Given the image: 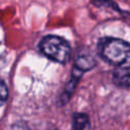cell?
Returning <instances> with one entry per match:
<instances>
[{
	"instance_id": "6",
	"label": "cell",
	"mask_w": 130,
	"mask_h": 130,
	"mask_svg": "<svg viewBox=\"0 0 130 130\" xmlns=\"http://www.w3.org/2000/svg\"><path fill=\"white\" fill-rule=\"evenodd\" d=\"M92 3L95 4L96 6H106V7H111L112 9H115V10H118L120 11L119 7L117 6L116 3L112 2L111 0H92Z\"/></svg>"
},
{
	"instance_id": "3",
	"label": "cell",
	"mask_w": 130,
	"mask_h": 130,
	"mask_svg": "<svg viewBox=\"0 0 130 130\" xmlns=\"http://www.w3.org/2000/svg\"><path fill=\"white\" fill-rule=\"evenodd\" d=\"M95 64L96 61L94 57L87 50H79L74 57V69L82 73L92 69L95 66Z\"/></svg>"
},
{
	"instance_id": "1",
	"label": "cell",
	"mask_w": 130,
	"mask_h": 130,
	"mask_svg": "<svg viewBox=\"0 0 130 130\" xmlns=\"http://www.w3.org/2000/svg\"><path fill=\"white\" fill-rule=\"evenodd\" d=\"M99 54L110 64L119 66L130 58V43L117 38H103L98 45Z\"/></svg>"
},
{
	"instance_id": "2",
	"label": "cell",
	"mask_w": 130,
	"mask_h": 130,
	"mask_svg": "<svg viewBox=\"0 0 130 130\" xmlns=\"http://www.w3.org/2000/svg\"><path fill=\"white\" fill-rule=\"evenodd\" d=\"M40 50L46 57L61 64L67 63L71 57L69 43L59 36L49 35L44 37L40 43Z\"/></svg>"
},
{
	"instance_id": "4",
	"label": "cell",
	"mask_w": 130,
	"mask_h": 130,
	"mask_svg": "<svg viewBox=\"0 0 130 130\" xmlns=\"http://www.w3.org/2000/svg\"><path fill=\"white\" fill-rule=\"evenodd\" d=\"M113 81L119 87L130 89V62H126L115 68Z\"/></svg>"
},
{
	"instance_id": "7",
	"label": "cell",
	"mask_w": 130,
	"mask_h": 130,
	"mask_svg": "<svg viewBox=\"0 0 130 130\" xmlns=\"http://www.w3.org/2000/svg\"><path fill=\"white\" fill-rule=\"evenodd\" d=\"M7 95H8L7 87H6L5 83L3 82V80L0 79V106L2 104H4V102L7 99Z\"/></svg>"
},
{
	"instance_id": "5",
	"label": "cell",
	"mask_w": 130,
	"mask_h": 130,
	"mask_svg": "<svg viewBox=\"0 0 130 130\" xmlns=\"http://www.w3.org/2000/svg\"><path fill=\"white\" fill-rule=\"evenodd\" d=\"M73 120H74V123H73L74 130H82L88 122L87 116L84 114H75Z\"/></svg>"
}]
</instances>
